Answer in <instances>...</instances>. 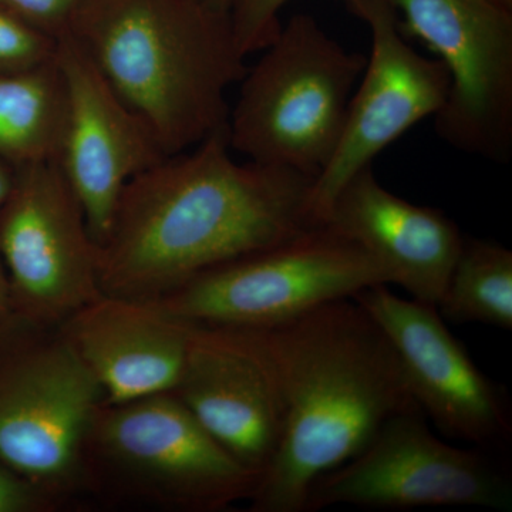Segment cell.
Instances as JSON below:
<instances>
[{"label":"cell","instance_id":"obj_1","mask_svg":"<svg viewBox=\"0 0 512 512\" xmlns=\"http://www.w3.org/2000/svg\"><path fill=\"white\" fill-rule=\"evenodd\" d=\"M315 178L238 163L227 127L164 157L124 188L99 245L103 295L157 301L217 266L288 241L319 225Z\"/></svg>","mask_w":512,"mask_h":512},{"label":"cell","instance_id":"obj_2","mask_svg":"<svg viewBox=\"0 0 512 512\" xmlns=\"http://www.w3.org/2000/svg\"><path fill=\"white\" fill-rule=\"evenodd\" d=\"M254 330L281 384L285 427L251 511L305 512L320 476L357 456L387 420L419 406L386 333L353 298Z\"/></svg>","mask_w":512,"mask_h":512},{"label":"cell","instance_id":"obj_3","mask_svg":"<svg viewBox=\"0 0 512 512\" xmlns=\"http://www.w3.org/2000/svg\"><path fill=\"white\" fill-rule=\"evenodd\" d=\"M64 32L175 156L227 127L245 74L228 16L197 0H82Z\"/></svg>","mask_w":512,"mask_h":512},{"label":"cell","instance_id":"obj_4","mask_svg":"<svg viewBox=\"0 0 512 512\" xmlns=\"http://www.w3.org/2000/svg\"><path fill=\"white\" fill-rule=\"evenodd\" d=\"M239 80L227 120L232 151L316 178L338 147L367 57L349 52L311 15H295Z\"/></svg>","mask_w":512,"mask_h":512},{"label":"cell","instance_id":"obj_5","mask_svg":"<svg viewBox=\"0 0 512 512\" xmlns=\"http://www.w3.org/2000/svg\"><path fill=\"white\" fill-rule=\"evenodd\" d=\"M380 284H392L386 269L325 222L150 302L190 325L262 329Z\"/></svg>","mask_w":512,"mask_h":512},{"label":"cell","instance_id":"obj_6","mask_svg":"<svg viewBox=\"0 0 512 512\" xmlns=\"http://www.w3.org/2000/svg\"><path fill=\"white\" fill-rule=\"evenodd\" d=\"M333 505L367 510L480 507L512 511L507 466L480 448L444 443L427 426L420 407L384 423L357 456L313 483L305 512Z\"/></svg>","mask_w":512,"mask_h":512},{"label":"cell","instance_id":"obj_7","mask_svg":"<svg viewBox=\"0 0 512 512\" xmlns=\"http://www.w3.org/2000/svg\"><path fill=\"white\" fill-rule=\"evenodd\" d=\"M400 29L450 76L434 114L448 146L505 164L512 156V9L493 0H393Z\"/></svg>","mask_w":512,"mask_h":512},{"label":"cell","instance_id":"obj_8","mask_svg":"<svg viewBox=\"0 0 512 512\" xmlns=\"http://www.w3.org/2000/svg\"><path fill=\"white\" fill-rule=\"evenodd\" d=\"M0 261L30 329L66 322L103 295L99 245L56 161L16 168L0 210Z\"/></svg>","mask_w":512,"mask_h":512},{"label":"cell","instance_id":"obj_9","mask_svg":"<svg viewBox=\"0 0 512 512\" xmlns=\"http://www.w3.org/2000/svg\"><path fill=\"white\" fill-rule=\"evenodd\" d=\"M29 330L0 348V461L47 493L76 476L103 392L63 336Z\"/></svg>","mask_w":512,"mask_h":512},{"label":"cell","instance_id":"obj_10","mask_svg":"<svg viewBox=\"0 0 512 512\" xmlns=\"http://www.w3.org/2000/svg\"><path fill=\"white\" fill-rule=\"evenodd\" d=\"M89 440L131 480L184 510H225L251 498L259 481L174 393L101 404Z\"/></svg>","mask_w":512,"mask_h":512},{"label":"cell","instance_id":"obj_11","mask_svg":"<svg viewBox=\"0 0 512 512\" xmlns=\"http://www.w3.org/2000/svg\"><path fill=\"white\" fill-rule=\"evenodd\" d=\"M342 2L369 29L372 50L350 99L338 147L313 183L309 207L319 224H325L343 185L407 130L434 117L450 89L443 62L420 55L407 43L393 0Z\"/></svg>","mask_w":512,"mask_h":512},{"label":"cell","instance_id":"obj_12","mask_svg":"<svg viewBox=\"0 0 512 512\" xmlns=\"http://www.w3.org/2000/svg\"><path fill=\"white\" fill-rule=\"evenodd\" d=\"M353 299L386 333L414 402L444 436L491 454L507 450L512 439L508 394L478 369L436 306L406 301L384 284Z\"/></svg>","mask_w":512,"mask_h":512},{"label":"cell","instance_id":"obj_13","mask_svg":"<svg viewBox=\"0 0 512 512\" xmlns=\"http://www.w3.org/2000/svg\"><path fill=\"white\" fill-rule=\"evenodd\" d=\"M55 60L66 94L56 163L100 245L109 234L126 185L167 156L146 123L120 99L67 32L57 37Z\"/></svg>","mask_w":512,"mask_h":512},{"label":"cell","instance_id":"obj_14","mask_svg":"<svg viewBox=\"0 0 512 512\" xmlns=\"http://www.w3.org/2000/svg\"><path fill=\"white\" fill-rule=\"evenodd\" d=\"M175 396L242 466L261 478L285 427L271 356L254 329L191 325Z\"/></svg>","mask_w":512,"mask_h":512},{"label":"cell","instance_id":"obj_15","mask_svg":"<svg viewBox=\"0 0 512 512\" xmlns=\"http://www.w3.org/2000/svg\"><path fill=\"white\" fill-rule=\"evenodd\" d=\"M325 222L365 249L414 301L437 308L464 239L444 212L386 190L370 164L343 185Z\"/></svg>","mask_w":512,"mask_h":512},{"label":"cell","instance_id":"obj_16","mask_svg":"<svg viewBox=\"0 0 512 512\" xmlns=\"http://www.w3.org/2000/svg\"><path fill=\"white\" fill-rule=\"evenodd\" d=\"M190 335V323L153 302L100 295L66 320L63 338L99 383L103 404H120L173 393Z\"/></svg>","mask_w":512,"mask_h":512},{"label":"cell","instance_id":"obj_17","mask_svg":"<svg viewBox=\"0 0 512 512\" xmlns=\"http://www.w3.org/2000/svg\"><path fill=\"white\" fill-rule=\"evenodd\" d=\"M66 94L56 60L0 76V160L12 167L56 161Z\"/></svg>","mask_w":512,"mask_h":512},{"label":"cell","instance_id":"obj_18","mask_svg":"<svg viewBox=\"0 0 512 512\" xmlns=\"http://www.w3.org/2000/svg\"><path fill=\"white\" fill-rule=\"evenodd\" d=\"M441 318L512 329V252L498 242L464 237L439 305Z\"/></svg>","mask_w":512,"mask_h":512},{"label":"cell","instance_id":"obj_19","mask_svg":"<svg viewBox=\"0 0 512 512\" xmlns=\"http://www.w3.org/2000/svg\"><path fill=\"white\" fill-rule=\"evenodd\" d=\"M57 39L0 8V76L53 62Z\"/></svg>","mask_w":512,"mask_h":512},{"label":"cell","instance_id":"obj_20","mask_svg":"<svg viewBox=\"0 0 512 512\" xmlns=\"http://www.w3.org/2000/svg\"><path fill=\"white\" fill-rule=\"evenodd\" d=\"M289 0H231L228 23L239 55L264 50L281 32L279 13Z\"/></svg>","mask_w":512,"mask_h":512},{"label":"cell","instance_id":"obj_21","mask_svg":"<svg viewBox=\"0 0 512 512\" xmlns=\"http://www.w3.org/2000/svg\"><path fill=\"white\" fill-rule=\"evenodd\" d=\"M82 0H0V8L46 35L59 37Z\"/></svg>","mask_w":512,"mask_h":512},{"label":"cell","instance_id":"obj_22","mask_svg":"<svg viewBox=\"0 0 512 512\" xmlns=\"http://www.w3.org/2000/svg\"><path fill=\"white\" fill-rule=\"evenodd\" d=\"M46 493L0 461V512L45 510Z\"/></svg>","mask_w":512,"mask_h":512},{"label":"cell","instance_id":"obj_23","mask_svg":"<svg viewBox=\"0 0 512 512\" xmlns=\"http://www.w3.org/2000/svg\"><path fill=\"white\" fill-rule=\"evenodd\" d=\"M29 329V326L20 318L18 309H16L12 291H10L8 275H6L2 261H0V348Z\"/></svg>","mask_w":512,"mask_h":512},{"label":"cell","instance_id":"obj_24","mask_svg":"<svg viewBox=\"0 0 512 512\" xmlns=\"http://www.w3.org/2000/svg\"><path fill=\"white\" fill-rule=\"evenodd\" d=\"M16 180V168L0 160V210L8 200Z\"/></svg>","mask_w":512,"mask_h":512},{"label":"cell","instance_id":"obj_25","mask_svg":"<svg viewBox=\"0 0 512 512\" xmlns=\"http://www.w3.org/2000/svg\"><path fill=\"white\" fill-rule=\"evenodd\" d=\"M205 8L211 9L212 12L220 13V15L228 16L229 5L231 0H197Z\"/></svg>","mask_w":512,"mask_h":512},{"label":"cell","instance_id":"obj_26","mask_svg":"<svg viewBox=\"0 0 512 512\" xmlns=\"http://www.w3.org/2000/svg\"><path fill=\"white\" fill-rule=\"evenodd\" d=\"M495 3H500V5L507 6V8L512 9V0H493Z\"/></svg>","mask_w":512,"mask_h":512}]
</instances>
